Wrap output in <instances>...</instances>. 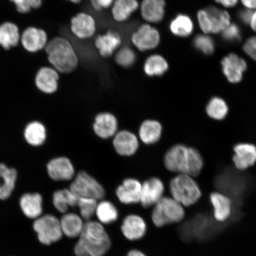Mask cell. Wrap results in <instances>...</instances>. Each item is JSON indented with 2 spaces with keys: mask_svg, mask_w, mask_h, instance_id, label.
I'll return each mask as SVG.
<instances>
[{
  "mask_svg": "<svg viewBox=\"0 0 256 256\" xmlns=\"http://www.w3.org/2000/svg\"><path fill=\"white\" fill-rule=\"evenodd\" d=\"M233 162L240 170H244L256 162V146L254 144L241 143L234 148Z\"/></svg>",
  "mask_w": 256,
  "mask_h": 256,
  "instance_id": "20",
  "label": "cell"
},
{
  "mask_svg": "<svg viewBox=\"0 0 256 256\" xmlns=\"http://www.w3.org/2000/svg\"><path fill=\"white\" fill-rule=\"evenodd\" d=\"M250 25L252 30L256 32V10L252 12Z\"/></svg>",
  "mask_w": 256,
  "mask_h": 256,
  "instance_id": "47",
  "label": "cell"
},
{
  "mask_svg": "<svg viewBox=\"0 0 256 256\" xmlns=\"http://www.w3.org/2000/svg\"><path fill=\"white\" fill-rule=\"evenodd\" d=\"M244 52L256 62V36L250 38L243 46Z\"/></svg>",
  "mask_w": 256,
  "mask_h": 256,
  "instance_id": "42",
  "label": "cell"
},
{
  "mask_svg": "<svg viewBox=\"0 0 256 256\" xmlns=\"http://www.w3.org/2000/svg\"><path fill=\"white\" fill-rule=\"evenodd\" d=\"M164 184L162 179L152 177L142 184L140 203L144 208L154 206L164 197Z\"/></svg>",
  "mask_w": 256,
  "mask_h": 256,
  "instance_id": "11",
  "label": "cell"
},
{
  "mask_svg": "<svg viewBox=\"0 0 256 256\" xmlns=\"http://www.w3.org/2000/svg\"><path fill=\"white\" fill-rule=\"evenodd\" d=\"M90 2H91V4L92 6V7L95 8L96 7V2L95 0H89Z\"/></svg>",
  "mask_w": 256,
  "mask_h": 256,
  "instance_id": "50",
  "label": "cell"
},
{
  "mask_svg": "<svg viewBox=\"0 0 256 256\" xmlns=\"http://www.w3.org/2000/svg\"><path fill=\"white\" fill-rule=\"evenodd\" d=\"M194 43V47L206 55H211L215 51L214 41L212 38L206 35H198L195 37Z\"/></svg>",
  "mask_w": 256,
  "mask_h": 256,
  "instance_id": "39",
  "label": "cell"
},
{
  "mask_svg": "<svg viewBox=\"0 0 256 256\" xmlns=\"http://www.w3.org/2000/svg\"><path fill=\"white\" fill-rule=\"evenodd\" d=\"M110 247V239L103 224L90 220L84 223L74 252L76 256H104Z\"/></svg>",
  "mask_w": 256,
  "mask_h": 256,
  "instance_id": "1",
  "label": "cell"
},
{
  "mask_svg": "<svg viewBox=\"0 0 256 256\" xmlns=\"http://www.w3.org/2000/svg\"><path fill=\"white\" fill-rule=\"evenodd\" d=\"M242 4L246 9H256V0H241Z\"/></svg>",
  "mask_w": 256,
  "mask_h": 256,
  "instance_id": "46",
  "label": "cell"
},
{
  "mask_svg": "<svg viewBox=\"0 0 256 256\" xmlns=\"http://www.w3.org/2000/svg\"><path fill=\"white\" fill-rule=\"evenodd\" d=\"M138 8L137 0H115L112 8V17L117 22H126Z\"/></svg>",
  "mask_w": 256,
  "mask_h": 256,
  "instance_id": "30",
  "label": "cell"
},
{
  "mask_svg": "<svg viewBox=\"0 0 256 256\" xmlns=\"http://www.w3.org/2000/svg\"><path fill=\"white\" fill-rule=\"evenodd\" d=\"M114 0H95V10L100 11L102 9L108 8L114 4Z\"/></svg>",
  "mask_w": 256,
  "mask_h": 256,
  "instance_id": "43",
  "label": "cell"
},
{
  "mask_svg": "<svg viewBox=\"0 0 256 256\" xmlns=\"http://www.w3.org/2000/svg\"><path fill=\"white\" fill-rule=\"evenodd\" d=\"M168 64L164 57L154 54L147 58L144 65V71L149 76H160L168 69Z\"/></svg>",
  "mask_w": 256,
  "mask_h": 256,
  "instance_id": "34",
  "label": "cell"
},
{
  "mask_svg": "<svg viewBox=\"0 0 256 256\" xmlns=\"http://www.w3.org/2000/svg\"><path fill=\"white\" fill-rule=\"evenodd\" d=\"M20 206L26 216L36 220L43 212L42 197L38 193L24 194L20 198Z\"/></svg>",
  "mask_w": 256,
  "mask_h": 256,
  "instance_id": "25",
  "label": "cell"
},
{
  "mask_svg": "<svg viewBox=\"0 0 256 256\" xmlns=\"http://www.w3.org/2000/svg\"><path fill=\"white\" fill-rule=\"evenodd\" d=\"M122 38L119 33L110 30L104 34L99 35L95 40V46L99 54L104 58L113 55L120 46Z\"/></svg>",
  "mask_w": 256,
  "mask_h": 256,
  "instance_id": "24",
  "label": "cell"
},
{
  "mask_svg": "<svg viewBox=\"0 0 256 256\" xmlns=\"http://www.w3.org/2000/svg\"><path fill=\"white\" fill-rule=\"evenodd\" d=\"M197 18L200 30L206 34L220 33L231 24L228 12L214 6L200 10Z\"/></svg>",
  "mask_w": 256,
  "mask_h": 256,
  "instance_id": "7",
  "label": "cell"
},
{
  "mask_svg": "<svg viewBox=\"0 0 256 256\" xmlns=\"http://www.w3.org/2000/svg\"><path fill=\"white\" fill-rule=\"evenodd\" d=\"M193 147L178 144L170 148L164 156V164L169 172L190 175L194 155Z\"/></svg>",
  "mask_w": 256,
  "mask_h": 256,
  "instance_id": "6",
  "label": "cell"
},
{
  "mask_svg": "<svg viewBox=\"0 0 256 256\" xmlns=\"http://www.w3.org/2000/svg\"><path fill=\"white\" fill-rule=\"evenodd\" d=\"M14 3L16 10L20 14H28L33 10L40 8L43 0H9Z\"/></svg>",
  "mask_w": 256,
  "mask_h": 256,
  "instance_id": "40",
  "label": "cell"
},
{
  "mask_svg": "<svg viewBox=\"0 0 256 256\" xmlns=\"http://www.w3.org/2000/svg\"><path fill=\"white\" fill-rule=\"evenodd\" d=\"M46 128L40 122H32L25 127L24 139L32 146H39L43 145L46 142Z\"/></svg>",
  "mask_w": 256,
  "mask_h": 256,
  "instance_id": "31",
  "label": "cell"
},
{
  "mask_svg": "<svg viewBox=\"0 0 256 256\" xmlns=\"http://www.w3.org/2000/svg\"><path fill=\"white\" fill-rule=\"evenodd\" d=\"M92 130L100 138L110 139L118 132L117 118L110 112H102L95 116Z\"/></svg>",
  "mask_w": 256,
  "mask_h": 256,
  "instance_id": "17",
  "label": "cell"
},
{
  "mask_svg": "<svg viewBox=\"0 0 256 256\" xmlns=\"http://www.w3.org/2000/svg\"><path fill=\"white\" fill-rule=\"evenodd\" d=\"M142 183L138 179L128 178L116 190L118 199L122 204H130L140 203Z\"/></svg>",
  "mask_w": 256,
  "mask_h": 256,
  "instance_id": "19",
  "label": "cell"
},
{
  "mask_svg": "<svg viewBox=\"0 0 256 256\" xmlns=\"http://www.w3.org/2000/svg\"><path fill=\"white\" fill-rule=\"evenodd\" d=\"M60 73L52 66H43L38 70L34 78V84L40 91L52 94L58 89Z\"/></svg>",
  "mask_w": 256,
  "mask_h": 256,
  "instance_id": "14",
  "label": "cell"
},
{
  "mask_svg": "<svg viewBox=\"0 0 256 256\" xmlns=\"http://www.w3.org/2000/svg\"><path fill=\"white\" fill-rule=\"evenodd\" d=\"M165 0H142L140 4V14L150 24H158L165 16Z\"/></svg>",
  "mask_w": 256,
  "mask_h": 256,
  "instance_id": "23",
  "label": "cell"
},
{
  "mask_svg": "<svg viewBox=\"0 0 256 256\" xmlns=\"http://www.w3.org/2000/svg\"><path fill=\"white\" fill-rule=\"evenodd\" d=\"M60 223L63 234L69 238L79 236L84 226V220L82 216L72 212L64 214Z\"/></svg>",
  "mask_w": 256,
  "mask_h": 256,
  "instance_id": "29",
  "label": "cell"
},
{
  "mask_svg": "<svg viewBox=\"0 0 256 256\" xmlns=\"http://www.w3.org/2000/svg\"><path fill=\"white\" fill-rule=\"evenodd\" d=\"M222 65L224 76L233 84L242 81L243 74L248 68L246 60L235 54H230L224 57Z\"/></svg>",
  "mask_w": 256,
  "mask_h": 256,
  "instance_id": "16",
  "label": "cell"
},
{
  "mask_svg": "<svg viewBox=\"0 0 256 256\" xmlns=\"http://www.w3.org/2000/svg\"><path fill=\"white\" fill-rule=\"evenodd\" d=\"M252 14V12L250 10L246 9L240 11L238 16L242 23L248 24L250 22Z\"/></svg>",
  "mask_w": 256,
  "mask_h": 256,
  "instance_id": "44",
  "label": "cell"
},
{
  "mask_svg": "<svg viewBox=\"0 0 256 256\" xmlns=\"http://www.w3.org/2000/svg\"><path fill=\"white\" fill-rule=\"evenodd\" d=\"M206 113L212 119L220 120L226 116L228 107L225 100L219 97L210 99L206 106Z\"/></svg>",
  "mask_w": 256,
  "mask_h": 256,
  "instance_id": "36",
  "label": "cell"
},
{
  "mask_svg": "<svg viewBox=\"0 0 256 256\" xmlns=\"http://www.w3.org/2000/svg\"><path fill=\"white\" fill-rule=\"evenodd\" d=\"M34 229L40 242L46 245L58 241L63 235L60 220L50 214L35 220Z\"/></svg>",
  "mask_w": 256,
  "mask_h": 256,
  "instance_id": "9",
  "label": "cell"
},
{
  "mask_svg": "<svg viewBox=\"0 0 256 256\" xmlns=\"http://www.w3.org/2000/svg\"><path fill=\"white\" fill-rule=\"evenodd\" d=\"M194 25L190 16L179 14L170 24V30L176 36L187 38L193 33Z\"/></svg>",
  "mask_w": 256,
  "mask_h": 256,
  "instance_id": "33",
  "label": "cell"
},
{
  "mask_svg": "<svg viewBox=\"0 0 256 256\" xmlns=\"http://www.w3.org/2000/svg\"><path fill=\"white\" fill-rule=\"evenodd\" d=\"M70 28L72 34L78 39H89L96 33V21L90 14L79 12L71 19Z\"/></svg>",
  "mask_w": 256,
  "mask_h": 256,
  "instance_id": "18",
  "label": "cell"
},
{
  "mask_svg": "<svg viewBox=\"0 0 256 256\" xmlns=\"http://www.w3.org/2000/svg\"><path fill=\"white\" fill-rule=\"evenodd\" d=\"M48 42V34L43 28L30 26L21 34L20 44L28 52L36 53L46 49Z\"/></svg>",
  "mask_w": 256,
  "mask_h": 256,
  "instance_id": "12",
  "label": "cell"
},
{
  "mask_svg": "<svg viewBox=\"0 0 256 256\" xmlns=\"http://www.w3.org/2000/svg\"><path fill=\"white\" fill-rule=\"evenodd\" d=\"M146 224L143 218L136 214L128 216L121 226L122 232L130 241L142 238L146 232Z\"/></svg>",
  "mask_w": 256,
  "mask_h": 256,
  "instance_id": "21",
  "label": "cell"
},
{
  "mask_svg": "<svg viewBox=\"0 0 256 256\" xmlns=\"http://www.w3.org/2000/svg\"><path fill=\"white\" fill-rule=\"evenodd\" d=\"M126 256H146L145 254H143V252H142L137 250H131L129 252H128Z\"/></svg>",
  "mask_w": 256,
  "mask_h": 256,
  "instance_id": "48",
  "label": "cell"
},
{
  "mask_svg": "<svg viewBox=\"0 0 256 256\" xmlns=\"http://www.w3.org/2000/svg\"><path fill=\"white\" fill-rule=\"evenodd\" d=\"M53 204L60 212L66 214L70 207L78 206L79 198L70 188H63L54 192Z\"/></svg>",
  "mask_w": 256,
  "mask_h": 256,
  "instance_id": "32",
  "label": "cell"
},
{
  "mask_svg": "<svg viewBox=\"0 0 256 256\" xmlns=\"http://www.w3.org/2000/svg\"><path fill=\"white\" fill-rule=\"evenodd\" d=\"M96 215L99 222L110 224L116 222L119 216V212L116 206L110 201L102 200L98 202Z\"/></svg>",
  "mask_w": 256,
  "mask_h": 256,
  "instance_id": "35",
  "label": "cell"
},
{
  "mask_svg": "<svg viewBox=\"0 0 256 256\" xmlns=\"http://www.w3.org/2000/svg\"><path fill=\"white\" fill-rule=\"evenodd\" d=\"M206 216H196L180 226V238L184 242H203L212 238L222 229Z\"/></svg>",
  "mask_w": 256,
  "mask_h": 256,
  "instance_id": "3",
  "label": "cell"
},
{
  "mask_svg": "<svg viewBox=\"0 0 256 256\" xmlns=\"http://www.w3.org/2000/svg\"><path fill=\"white\" fill-rule=\"evenodd\" d=\"M222 36L224 40L228 42H235L241 38V31L238 25L230 24L222 32Z\"/></svg>",
  "mask_w": 256,
  "mask_h": 256,
  "instance_id": "41",
  "label": "cell"
},
{
  "mask_svg": "<svg viewBox=\"0 0 256 256\" xmlns=\"http://www.w3.org/2000/svg\"><path fill=\"white\" fill-rule=\"evenodd\" d=\"M98 204V200L92 198H79L78 206L82 218L86 222L90 220L96 214Z\"/></svg>",
  "mask_w": 256,
  "mask_h": 256,
  "instance_id": "37",
  "label": "cell"
},
{
  "mask_svg": "<svg viewBox=\"0 0 256 256\" xmlns=\"http://www.w3.org/2000/svg\"><path fill=\"white\" fill-rule=\"evenodd\" d=\"M18 172L14 168L0 163V200H6L14 191Z\"/></svg>",
  "mask_w": 256,
  "mask_h": 256,
  "instance_id": "28",
  "label": "cell"
},
{
  "mask_svg": "<svg viewBox=\"0 0 256 256\" xmlns=\"http://www.w3.org/2000/svg\"><path fill=\"white\" fill-rule=\"evenodd\" d=\"M72 180L69 188L76 196L98 201L104 200L106 194L104 187L87 172H80Z\"/></svg>",
  "mask_w": 256,
  "mask_h": 256,
  "instance_id": "8",
  "label": "cell"
},
{
  "mask_svg": "<svg viewBox=\"0 0 256 256\" xmlns=\"http://www.w3.org/2000/svg\"><path fill=\"white\" fill-rule=\"evenodd\" d=\"M210 201L214 209V219L217 222H226L232 216V204L228 195L214 192L210 194Z\"/></svg>",
  "mask_w": 256,
  "mask_h": 256,
  "instance_id": "22",
  "label": "cell"
},
{
  "mask_svg": "<svg viewBox=\"0 0 256 256\" xmlns=\"http://www.w3.org/2000/svg\"><path fill=\"white\" fill-rule=\"evenodd\" d=\"M184 215L183 206L172 196H164L154 206L152 218L156 226L162 227L182 222Z\"/></svg>",
  "mask_w": 256,
  "mask_h": 256,
  "instance_id": "5",
  "label": "cell"
},
{
  "mask_svg": "<svg viewBox=\"0 0 256 256\" xmlns=\"http://www.w3.org/2000/svg\"><path fill=\"white\" fill-rule=\"evenodd\" d=\"M136 56L135 52L130 47L124 46L118 51L115 60L118 65L128 68L132 66L136 62Z\"/></svg>",
  "mask_w": 256,
  "mask_h": 256,
  "instance_id": "38",
  "label": "cell"
},
{
  "mask_svg": "<svg viewBox=\"0 0 256 256\" xmlns=\"http://www.w3.org/2000/svg\"><path fill=\"white\" fill-rule=\"evenodd\" d=\"M46 168L50 178L56 182L71 180L76 176L72 162L66 156H59L50 160Z\"/></svg>",
  "mask_w": 256,
  "mask_h": 256,
  "instance_id": "13",
  "label": "cell"
},
{
  "mask_svg": "<svg viewBox=\"0 0 256 256\" xmlns=\"http://www.w3.org/2000/svg\"><path fill=\"white\" fill-rule=\"evenodd\" d=\"M172 197L184 206H190L200 200L202 193L199 186L192 176L177 174L169 184Z\"/></svg>",
  "mask_w": 256,
  "mask_h": 256,
  "instance_id": "4",
  "label": "cell"
},
{
  "mask_svg": "<svg viewBox=\"0 0 256 256\" xmlns=\"http://www.w3.org/2000/svg\"><path fill=\"white\" fill-rule=\"evenodd\" d=\"M238 0H216L218 4L226 8H232L238 4Z\"/></svg>",
  "mask_w": 256,
  "mask_h": 256,
  "instance_id": "45",
  "label": "cell"
},
{
  "mask_svg": "<svg viewBox=\"0 0 256 256\" xmlns=\"http://www.w3.org/2000/svg\"><path fill=\"white\" fill-rule=\"evenodd\" d=\"M114 148L118 154L123 156H132L139 148L138 138L128 130L118 131L113 137Z\"/></svg>",
  "mask_w": 256,
  "mask_h": 256,
  "instance_id": "15",
  "label": "cell"
},
{
  "mask_svg": "<svg viewBox=\"0 0 256 256\" xmlns=\"http://www.w3.org/2000/svg\"><path fill=\"white\" fill-rule=\"evenodd\" d=\"M66 1L72 2L74 4H79L80 2H82V0H66Z\"/></svg>",
  "mask_w": 256,
  "mask_h": 256,
  "instance_id": "49",
  "label": "cell"
},
{
  "mask_svg": "<svg viewBox=\"0 0 256 256\" xmlns=\"http://www.w3.org/2000/svg\"><path fill=\"white\" fill-rule=\"evenodd\" d=\"M51 66L60 74H69L78 66V54L68 39L56 36L48 42L44 49Z\"/></svg>",
  "mask_w": 256,
  "mask_h": 256,
  "instance_id": "2",
  "label": "cell"
},
{
  "mask_svg": "<svg viewBox=\"0 0 256 256\" xmlns=\"http://www.w3.org/2000/svg\"><path fill=\"white\" fill-rule=\"evenodd\" d=\"M21 34L18 26L14 22H6L0 24V46L10 50L20 43Z\"/></svg>",
  "mask_w": 256,
  "mask_h": 256,
  "instance_id": "27",
  "label": "cell"
},
{
  "mask_svg": "<svg viewBox=\"0 0 256 256\" xmlns=\"http://www.w3.org/2000/svg\"><path fill=\"white\" fill-rule=\"evenodd\" d=\"M162 126L159 121L146 120L142 122L139 128V138L146 145H152L161 139Z\"/></svg>",
  "mask_w": 256,
  "mask_h": 256,
  "instance_id": "26",
  "label": "cell"
},
{
  "mask_svg": "<svg viewBox=\"0 0 256 256\" xmlns=\"http://www.w3.org/2000/svg\"><path fill=\"white\" fill-rule=\"evenodd\" d=\"M131 40L138 50L144 52L156 49L159 46L161 36L156 28L149 24H144L134 32Z\"/></svg>",
  "mask_w": 256,
  "mask_h": 256,
  "instance_id": "10",
  "label": "cell"
}]
</instances>
